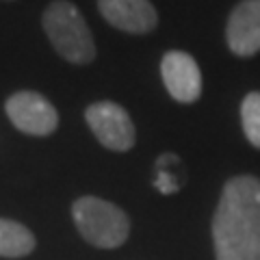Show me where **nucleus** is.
<instances>
[{
  "label": "nucleus",
  "instance_id": "obj_1",
  "mask_svg": "<svg viewBox=\"0 0 260 260\" xmlns=\"http://www.w3.org/2000/svg\"><path fill=\"white\" fill-rule=\"evenodd\" d=\"M215 260H260V180L237 176L225 182L213 215Z\"/></svg>",
  "mask_w": 260,
  "mask_h": 260
},
{
  "label": "nucleus",
  "instance_id": "obj_2",
  "mask_svg": "<svg viewBox=\"0 0 260 260\" xmlns=\"http://www.w3.org/2000/svg\"><path fill=\"white\" fill-rule=\"evenodd\" d=\"M44 30L65 61L87 65L95 59V42L83 13L68 0H54L44 11Z\"/></svg>",
  "mask_w": 260,
  "mask_h": 260
},
{
  "label": "nucleus",
  "instance_id": "obj_3",
  "mask_svg": "<svg viewBox=\"0 0 260 260\" xmlns=\"http://www.w3.org/2000/svg\"><path fill=\"white\" fill-rule=\"evenodd\" d=\"M76 230L89 245L100 249H115L124 245L130 234L128 215L119 206L102 198L85 195L72 206Z\"/></svg>",
  "mask_w": 260,
  "mask_h": 260
},
{
  "label": "nucleus",
  "instance_id": "obj_4",
  "mask_svg": "<svg viewBox=\"0 0 260 260\" xmlns=\"http://www.w3.org/2000/svg\"><path fill=\"white\" fill-rule=\"evenodd\" d=\"M85 119L95 139L113 152H128L137 141L128 111L115 102H95L85 111Z\"/></svg>",
  "mask_w": 260,
  "mask_h": 260
},
{
  "label": "nucleus",
  "instance_id": "obj_5",
  "mask_svg": "<svg viewBox=\"0 0 260 260\" xmlns=\"http://www.w3.org/2000/svg\"><path fill=\"white\" fill-rule=\"evenodd\" d=\"M11 124L24 135L48 137L59 126V113L48 98L35 91H18L5 104Z\"/></svg>",
  "mask_w": 260,
  "mask_h": 260
},
{
  "label": "nucleus",
  "instance_id": "obj_6",
  "mask_svg": "<svg viewBox=\"0 0 260 260\" xmlns=\"http://www.w3.org/2000/svg\"><path fill=\"white\" fill-rule=\"evenodd\" d=\"M160 74L176 102L191 104L202 95V72L189 52L169 50L160 61Z\"/></svg>",
  "mask_w": 260,
  "mask_h": 260
},
{
  "label": "nucleus",
  "instance_id": "obj_7",
  "mask_svg": "<svg viewBox=\"0 0 260 260\" xmlns=\"http://www.w3.org/2000/svg\"><path fill=\"white\" fill-rule=\"evenodd\" d=\"M98 9L111 26L133 35L152 32L158 22L150 0H98Z\"/></svg>",
  "mask_w": 260,
  "mask_h": 260
},
{
  "label": "nucleus",
  "instance_id": "obj_8",
  "mask_svg": "<svg viewBox=\"0 0 260 260\" xmlns=\"http://www.w3.org/2000/svg\"><path fill=\"white\" fill-rule=\"evenodd\" d=\"M225 39L239 56L260 52V0H243L234 7L228 18Z\"/></svg>",
  "mask_w": 260,
  "mask_h": 260
},
{
  "label": "nucleus",
  "instance_id": "obj_9",
  "mask_svg": "<svg viewBox=\"0 0 260 260\" xmlns=\"http://www.w3.org/2000/svg\"><path fill=\"white\" fill-rule=\"evenodd\" d=\"M37 241L26 225L13 219L0 217V256L3 258H24L35 249Z\"/></svg>",
  "mask_w": 260,
  "mask_h": 260
},
{
  "label": "nucleus",
  "instance_id": "obj_10",
  "mask_svg": "<svg viewBox=\"0 0 260 260\" xmlns=\"http://www.w3.org/2000/svg\"><path fill=\"white\" fill-rule=\"evenodd\" d=\"M182 167L180 158L176 154L167 152L160 154L156 158V178H154V189L162 195H172L176 191H180V176L176 174V169Z\"/></svg>",
  "mask_w": 260,
  "mask_h": 260
},
{
  "label": "nucleus",
  "instance_id": "obj_11",
  "mask_svg": "<svg viewBox=\"0 0 260 260\" xmlns=\"http://www.w3.org/2000/svg\"><path fill=\"white\" fill-rule=\"evenodd\" d=\"M241 124L247 141L260 150V91H251L241 104Z\"/></svg>",
  "mask_w": 260,
  "mask_h": 260
}]
</instances>
